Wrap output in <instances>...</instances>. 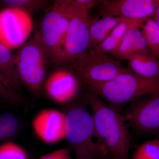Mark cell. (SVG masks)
<instances>
[{
    "label": "cell",
    "mask_w": 159,
    "mask_h": 159,
    "mask_svg": "<svg viewBox=\"0 0 159 159\" xmlns=\"http://www.w3.org/2000/svg\"><path fill=\"white\" fill-rule=\"evenodd\" d=\"M79 80L73 70L60 68L46 77L43 90L53 102L59 104H66L78 93Z\"/></svg>",
    "instance_id": "cell-11"
},
{
    "label": "cell",
    "mask_w": 159,
    "mask_h": 159,
    "mask_svg": "<svg viewBox=\"0 0 159 159\" xmlns=\"http://www.w3.org/2000/svg\"><path fill=\"white\" fill-rule=\"evenodd\" d=\"M126 118L132 128L139 133L159 132V93L149 95L136 103Z\"/></svg>",
    "instance_id": "cell-9"
},
{
    "label": "cell",
    "mask_w": 159,
    "mask_h": 159,
    "mask_svg": "<svg viewBox=\"0 0 159 159\" xmlns=\"http://www.w3.org/2000/svg\"><path fill=\"white\" fill-rule=\"evenodd\" d=\"M58 1L65 9L70 19L63 49V64L69 65L88 51L90 27L97 19L90 17L88 11L71 6L65 0Z\"/></svg>",
    "instance_id": "cell-5"
},
{
    "label": "cell",
    "mask_w": 159,
    "mask_h": 159,
    "mask_svg": "<svg viewBox=\"0 0 159 159\" xmlns=\"http://www.w3.org/2000/svg\"><path fill=\"white\" fill-rule=\"evenodd\" d=\"M112 159H113V158H112Z\"/></svg>",
    "instance_id": "cell-30"
},
{
    "label": "cell",
    "mask_w": 159,
    "mask_h": 159,
    "mask_svg": "<svg viewBox=\"0 0 159 159\" xmlns=\"http://www.w3.org/2000/svg\"><path fill=\"white\" fill-rule=\"evenodd\" d=\"M152 17L159 18V6L157 8L154 14L152 16Z\"/></svg>",
    "instance_id": "cell-27"
},
{
    "label": "cell",
    "mask_w": 159,
    "mask_h": 159,
    "mask_svg": "<svg viewBox=\"0 0 159 159\" xmlns=\"http://www.w3.org/2000/svg\"><path fill=\"white\" fill-rule=\"evenodd\" d=\"M66 3L71 6L88 11L95 6H99L102 1L99 0H65Z\"/></svg>",
    "instance_id": "cell-23"
},
{
    "label": "cell",
    "mask_w": 159,
    "mask_h": 159,
    "mask_svg": "<svg viewBox=\"0 0 159 159\" xmlns=\"http://www.w3.org/2000/svg\"><path fill=\"white\" fill-rule=\"evenodd\" d=\"M127 19L115 16H104L97 19L90 27L89 50H93L103 41L113 29L119 23Z\"/></svg>",
    "instance_id": "cell-15"
},
{
    "label": "cell",
    "mask_w": 159,
    "mask_h": 159,
    "mask_svg": "<svg viewBox=\"0 0 159 159\" xmlns=\"http://www.w3.org/2000/svg\"><path fill=\"white\" fill-rule=\"evenodd\" d=\"M99 156L89 154H76V159H97Z\"/></svg>",
    "instance_id": "cell-25"
},
{
    "label": "cell",
    "mask_w": 159,
    "mask_h": 159,
    "mask_svg": "<svg viewBox=\"0 0 159 159\" xmlns=\"http://www.w3.org/2000/svg\"><path fill=\"white\" fill-rule=\"evenodd\" d=\"M15 65L20 82L34 97L42 93L49 62L48 54L39 31L21 46L14 54Z\"/></svg>",
    "instance_id": "cell-2"
},
{
    "label": "cell",
    "mask_w": 159,
    "mask_h": 159,
    "mask_svg": "<svg viewBox=\"0 0 159 159\" xmlns=\"http://www.w3.org/2000/svg\"><path fill=\"white\" fill-rule=\"evenodd\" d=\"M132 159H159V140L142 143L134 152Z\"/></svg>",
    "instance_id": "cell-19"
},
{
    "label": "cell",
    "mask_w": 159,
    "mask_h": 159,
    "mask_svg": "<svg viewBox=\"0 0 159 159\" xmlns=\"http://www.w3.org/2000/svg\"><path fill=\"white\" fill-rule=\"evenodd\" d=\"M141 28L149 51L159 61V27L152 18L145 20Z\"/></svg>",
    "instance_id": "cell-17"
},
{
    "label": "cell",
    "mask_w": 159,
    "mask_h": 159,
    "mask_svg": "<svg viewBox=\"0 0 159 159\" xmlns=\"http://www.w3.org/2000/svg\"><path fill=\"white\" fill-rule=\"evenodd\" d=\"M0 159H28L25 151L14 142H8L0 145Z\"/></svg>",
    "instance_id": "cell-20"
},
{
    "label": "cell",
    "mask_w": 159,
    "mask_h": 159,
    "mask_svg": "<svg viewBox=\"0 0 159 159\" xmlns=\"http://www.w3.org/2000/svg\"><path fill=\"white\" fill-rule=\"evenodd\" d=\"M66 114V138L75 154L102 151L103 146L94 141L96 138L92 114L85 107H74Z\"/></svg>",
    "instance_id": "cell-6"
},
{
    "label": "cell",
    "mask_w": 159,
    "mask_h": 159,
    "mask_svg": "<svg viewBox=\"0 0 159 159\" xmlns=\"http://www.w3.org/2000/svg\"><path fill=\"white\" fill-rule=\"evenodd\" d=\"M0 99L12 105L26 107L28 102L21 96L10 91L3 84L0 79Z\"/></svg>",
    "instance_id": "cell-21"
},
{
    "label": "cell",
    "mask_w": 159,
    "mask_h": 159,
    "mask_svg": "<svg viewBox=\"0 0 159 159\" xmlns=\"http://www.w3.org/2000/svg\"><path fill=\"white\" fill-rule=\"evenodd\" d=\"M70 21L63 6L56 1L42 23L39 31L50 62L63 64V49Z\"/></svg>",
    "instance_id": "cell-7"
},
{
    "label": "cell",
    "mask_w": 159,
    "mask_h": 159,
    "mask_svg": "<svg viewBox=\"0 0 159 159\" xmlns=\"http://www.w3.org/2000/svg\"><path fill=\"white\" fill-rule=\"evenodd\" d=\"M31 125L35 135L47 144H55L66 139V114L57 110L40 111L32 120Z\"/></svg>",
    "instance_id": "cell-12"
},
{
    "label": "cell",
    "mask_w": 159,
    "mask_h": 159,
    "mask_svg": "<svg viewBox=\"0 0 159 159\" xmlns=\"http://www.w3.org/2000/svg\"><path fill=\"white\" fill-rule=\"evenodd\" d=\"M152 18L156 22L157 25L159 27V18L152 17Z\"/></svg>",
    "instance_id": "cell-28"
},
{
    "label": "cell",
    "mask_w": 159,
    "mask_h": 159,
    "mask_svg": "<svg viewBox=\"0 0 159 159\" xmlns=\"http://www.w3.org/2000/svg\"><path fill=\"white\" fill-rule=\"evenodd\" d=\"M0 79L10 91L21 96L23 86L20 82L15 65L14 54L0 44Z\"/></svg>",
    "instance_id": "cell-13"
},
{
    "label": "cell",
    "mask_w": 159,
    "mask_h": 159,
    "mask_svg": "<svg viewBox=\"0 0 159 159\" xmlns=\"http://www.w3.org/2000/svg\"><path fill=\"white\" fill-rule=\"evenodd\" d=\"M130 70L141 77L159 79V61L151 53L134 54L127 60Z\"/></svg>",
    "instance_id": "cell-14"
},
{
    "label": "cell",
    "mask_w": 159,
    "mask_h": 159,
    "mask_svg": "<svg viewBox=\"0 0 159 159\" xmlns=\"http://www.w3.org/2000/svg\"><path fill=\"white\" fill-rule=\"evenodd\" d=\"M0 102H3L2 100H1V99H0Z\"/></svg>",
    "instance_id": "cell-29"
},
{
    "label": "cell",
    "mask_w": 159,
    "mask_h": 159,
    "mask_svg": "<svg viewBox=\"0 0 159 159\" xmlns=\"http://www.w3.org/2000/svg\"><path fill=\"white\" fill-rule=\"evenodd\" d=\"M49 1L45 0H3L0 2L7 8H16L29 11L43 9L48 6Z\"/></svg>",
    "instance_id": "cell-18"
},
{
    "label": "cell",
    "mask_w": 159,
    "mask_h": 159,
    "mask_svg": "<svg viewBox=\"0 0 159 159\" xmlns=\"http://www.w3.org/2000/svg\"><path fill=\"white\" fill-rule=\"evenodd\" d=\"M99 6L102 17L146 19L154 14L159 0H104Z\"/></svg>",
    "instance_id": "cell-10"
},
{
    "label": "cell",
    "mask_w": 159,
    "mask_h": 159,
    "mask_svg": "<svg viewBox=\"0 0 159 159\" xmlns=\"http://www.w3.org/2000/svg\"><path fill=\"white\" fill-rule=\"evenodd\" d=\"M133 47L134 54H149L151 53L143 32L142 34L137 36L133 40Z\"/></svg>",
    "instance_id": "cell-24"
},
{
    "label": "cell",
    "mask_w": 159,
    "mask_h": 159,
    "mask_svg": "<svg viewBox=\"0 0 159 159\" xmlns=\"http://www.w3.org/2000/svg\"><path fill=\"white\" fill-rule=\"evenodd\" d=\"M88 89L108 82L127 70L107 54L89 50L69 63Z\"/></svg>",
    "instance_id": "cell-4"
},
{
    "label": "cell",
    "mask_w": 159,
    "mask_h": 159,
    "mask_svg": "<svg viewBox=\"0 0 159 159\" xmlns=\"http://www.w3.org/2000/svg\"><path fill=\"white\" fill-rule=\"evenodd\" d=\"M111 54L116 59L125 60L134 54L133 41L127 34L122 39L116 50Z\"/></svg>",
    "instance_id": "cell-22"
},
{
    "label": "cell",
    "mask_w": 159,
    "mask_h": 159,
    "mask_svg": "<svg viewBox=\"0 0 159 159\" xmlns=\"http://www.w3.org/2000/svg\"><path fill=\"white\" fill-rule=\"evenodd\" d=\"M20 122L17 116L11 112L0 115V144L8 142L19 131Z\"/></svg>",
    "instance_id": "cell-16"
},
{
    "label": "cell",
    "mask_w": 159,
    "mask_h": 159,
    "mask_svg": "<svg viewBox=\"0 0 159 159\" xmlns=\"http://www.w3.org/2000/svg\"><path fill=\"white\" fill-rule=\"evenodd\" d=\"M89 89L110 103L119 105L159 93V79L141 77L127 70L108 82Z\"/></svg>",
    "instance_id": "cell-3"
},
{
    "label": "cell",
    "mask_w": 159,
    "mask_h": 159,
    "mask_svg": "<svg viewBox=\"0 0 159 159\" xmlns=\"http://www.w3.org/2000/svg\"><path fill=\"white\" fill-rule=\"evenodd\" d=\"M92 111L95 135L114 159H129L131 135L123 117L93 93L87 97Z\"/></svg>",
    "instance_id": "cell-1"
},
{
    "label": "cell",
    "mask_w": 159,
    "mask_h": 159,
    "mask_svg": "<svg viewBox=\"0 0 159 159\" xmlns=\"http://www.w3.org/2000/svg\"><path fill=\"white\" fill-rule=\"evenodd\" d=\"M28 11L7 8L0 11V44L10 50L20 48L28 41L33 29Z\"/></svg>",
    "instance_id": "cell-8"
},
{
    "label": "cell",
    "mask_w": 159,
    "mask_h": 159,
    "mask_svg": "<svg viewBox=\"0 0 159 159\" xmlns=\"http://www.w3.org/2000/svg\"><path fill=\"white\" fill-rule=\"evenodd\" d=\"M39 159H57V151L55 150L50 153L43 155Z\"/></svg>",
    "instance_id": "cell-26"
}]
</instances>
